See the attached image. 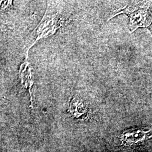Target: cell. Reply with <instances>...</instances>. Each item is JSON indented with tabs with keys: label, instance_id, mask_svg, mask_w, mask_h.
Returning a JSON list of instances; mask_svg holds the SVG:
<instances>
[{
	"label": "cell",
	"instance_id": "6da1fadb",
	"mask_svg": "<svg viewBox=\"0 0 152 152\" xmlns=\"http://www.w3.org/2000/svg\"><path fill=\"white\" fill-rule=\"evenodd\" d=\"M147 4L145 3L141 6L129 7L118 13L124 12L130 16V28L131 32L134 31L138 27H147L151 23V16L148 11L149 5H147Z\"/></svg>",
	"mask_w": 152,
	"mask_h": 152
},
{
	"label": "cell",
	"instance_id": "7a4b0ae2",
	"mask_svg": "<svg viewBox=\"0 0 152 152\" xmlns=\"http://www.w3.org/2000/svg\"><path fill=\"white\" fill-rule=\"evenodd\" d=\"M148 132L142 130H131L127 131L122 135L123 141L128 144H134L144 139Z\"/></svg>",
	"mask_w": 152,
	"mask_h": 152
},
{
	"label": "cell",
	"instance_id": "3957f363",
	"mask_svg": "<svg viewBox=\"0 0 152 152\" xmlns=\"http://www.w3.org/2000/svg\"><path fill=\"white\" fill-rule=\"evenodd\" d=\"M70 110L72 114L77 117H79L81 114H84L86 112V109L83 103L76 98H74L72 101Z\"/></svg>",
	"mask_w": 152,
	"mask_h": 152
}]
</instances>
